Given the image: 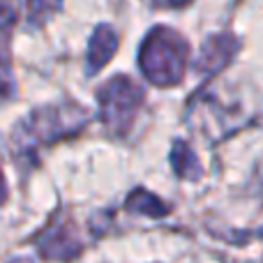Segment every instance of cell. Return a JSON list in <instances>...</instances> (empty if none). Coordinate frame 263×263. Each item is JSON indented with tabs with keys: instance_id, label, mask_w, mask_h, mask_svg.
<instances>
[{
	"instance_id": "cell-11",
	"label": "cell",
	"mask_w": 263,
	"mask_h": 263,
	"mask_svg": "<svg viewBox=\"0 0 263 263\" xmlns=\"http://www.w3.org/2000/svg\"><path fill=\"white\" fill-rule=\"evenodd\" d=\"M14 23H16V9L7 0H0V37L7 35L14 28Z\"/></svg>"
},
{
	"instance_id": "cell-2",
	"label": "cell",
	"mask_w": 263,
	"mask_h": 263,
	"mask_svg": "<svg viewBox=\"0 0 263 263\" xmlns=\"http://www.w3.org/2000/svg\"><path fill=\"white\" fill-rule=\"evenodd\" d=\"M190 60L187 42L171 28H155L143 40L139 65L143 77L155 86H176L182 79Z\"/></svg>"
},
{
	"instance_id": "cell-7",
	"label": "cell",
	"mask_w": 263,
	"mask_h": 263,
	"mask_svg": "<svg viewBox=\"0 0 263 263\" xmlns=\"http://www.w3.org/2000/svg\"><path fill=\"white\" fill-rule=\"evenodd\" d=\"M171 164L173 171L185 180H196L201 176V164L196 159V155L192 153V148L185 141H176L173 143V153H171Z\"/></svg>"
},
{
	"instance_id": "cell-1",
	"label": "cell",
	"mask_w": 263,
	"mask_h": 263,
	"mask_svg": "<svg viewBox=\"0 0 263 263\" xmlns=\"http://www.w3.org/2000/svg\"><path fill=\"white\" fill-rule=\"evenodd\" d=\"M88 123H90V114L74 102L42 106V109L32 111L23 123H18L12 136V145L16 148V153L32 155L42 145L55 143L65 136H74Z\"/></svg>"
},
{
	"instance_id": "cell-10",
	"label": "cell",
	"mask_w": 263,
	"mask_h": 263,
	"mask_svg": "<svg viewBox=\"0 0 263 263\" xmlns=\"http://www.w3.org/2000/svg\"><path fill=\"white\" fill-rule=\"evenodd\" d=\"M14 92H16V83H14L12 65H9L7 55L0 51V102L12 100Z\"/></svg>"
},
{
	"instance_id": "cell-3",
	"label": "cell",
	"mask_w": 263,
	"mask_h": 263,
	"mask_svg": "<svg viewBox=\"0 0 263 263\" xmlns=\"http://www.w3.org/2000/svg\"><path fill=\"white\" fill-rule=\"evenodd\" d=\"M143 88L129 77H114L97 90L100 116L111 134H127L143 106Z\"/></svg>"
},
{
	"instance_id": "cell-8",
	"label": "cell",
	"mask_w": 263,
	"mask_h": 263,
	"mask_svg": "<svg viewBox=\"0 0 263 263\" xmlns=\"http://www.w3.org/2000/svg\"><path fill=\"white\" fill-rule=\"evenodd\" d=\"M127 210L129 213H139L145 217H164L168 213V205L148 190H134L127 196Z\"/></svg>"
},
{
	"instance_id": "cell-4",
	"label": "cell",
	"mask_w": 263,
	"mask_h": 263,
	"mask_svg": "<svg viewBox=\"0 0 263 263\" xmlns=\"http://www.w3.org/2000/svg\"><path fill=\"white\" fill-rule=\"evenodd\" d=\"M42 259H77L83 250L81 238L77 236L69 222H58L46 229V233L37 242Z\"/></svg>"
},
{
	"instance_id": "cell-13",
	"label": "cell",
	"mask_w": 263,
	"mask_h": 263,
	"mask_svg": "<svg viewBox=\"0 0 263 263\" xmlns=\"http://www.w3.org/2000/svg\"><path fill=\"white\" fill-rule=\"evenodd\" d=\"M164 3H166L168 7H182V5L192 3V0H164Z\"/></svg>"
},
{
	"instance_id": "cell-5",
	"label": "cell",
	"mask_w": 263,
	"mask_h": 263,
	"mask_svg": "<svg viewBox=\"0 0 263 263\" xmlns=\"http://www.w3.org/2000/svg\"><path fill=\"white\" fill-rule=\"evenodd\" d=\"M238 44L233 37L229 35H219V37H210L203 44V51L199 55V63H196V72L203 74V77H213L217 74L224 65L231 60V55L236 53Z\"/></svg>"
},
{
	"instance_id": "cell-6",
	"label": "cell",
	"mask_w": 263,
	"mask_h": 263,
	"mask_svg": "<svg viewBox=\"0 0 263 263\" xmlns=\"http://www.w3.org/2000/svg\"><path fill=\"white\" fill-rule=\"evenodd\" d=\"M118 51V32L109 26V23H102L95 28L90 37V44H88V74H97Z\"/></svg>"
},
{
	"instance_id": "cell-12",
	"label": "cell",
	"mask_w": 263,
	"mask_h": 263,
	"mask_svg": "<svg viewBox=\"0 0 263 263\" xmlns=\"http://www.w3.org/2000/svg\"><path fill=\"white\" fill-rule=\"evenodd\" d=\"M7 201V182H5V176H3V166H0V205Z\"/></svg>"
},
{
	"instance_id": "cell-9",
	"label": "cell",
	"mask_w": 263,
	"mask_h": 263,
	"mask_svg": "<svg viewBox=\"0 0 263 263\" xmlns=\"http://www.w3.org/2000/svg\"><path fill=\"white\" fill-rule=\"evenodd\" d=\"M23 3H26L28 21L42 26L46 18L53 16V14L58 12L60 5H63V0H23Z\"/></svg>"
}]
</instances>
